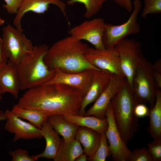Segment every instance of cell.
Returning <instances> with one entry per match:
<instances>
[{"label": "cell", "instance_id": "obj_4", "mask_svg": "<svg viewBox=\"0 0 161 161\" xmlns=\"http://www.w3.org/2000/svg\"><path fill=\"white\" fill-rule=\"evenodd\" d=\"M49 48L46 44L35 46L31 52L15 65L20 90H27L45 84L54 77L56 69H49L44 60Z\"/></svg>", "mask_w": 161, "mask_h": 161}, {"label": "cell", "instance_id": "obj_25", "mask_svg": "<svg viewBox=\"0 0 161 161\" xmlns=\"http://www.w3.org/2000/svg\"><path fill=\"white\" fill-rule=\"evenodd\" d=\"M108 0H69L67 4L73 5L78 2L83 4L86 8L84 16L89 18L97 14L103 7V4Z\"/></svg>", "mask_w": 161, "mask_h": 161}, {"label": "cell", "instance_id": "obj_24", "mask_svg": "<svg viewBox=\"0 0 161 161\" xmlns=\"http://www.w3.org/2000/svg\"><path fill=\"white\" fill-rule=\"evenodd\" d=\"M11 111L16 117L28 120L40 129L43 122L47 120L48 117L47 115L39 111L22 108L18 104L15 105Z\"/></svg>", "mask_w": 161, "mask_h": 161}, {"label": "cell", "instance_id": "obj_27", "mask_svg": "<svg viewBox=\"0 0 161 161\" xmlns=\"http://www.w3.org/2000/svg\"><path fill=\"white\" fill-rule=\"evenodd\" d=\"M144 7L142 13L143 18L147 19L148 14L161 13V0H144Z\"/></svg>", "mask_w": 161, "mask_h": 161}, {"label": "cell", "instance_id": "obj_17", "mask_svg": "<svg viewBox=\"0 0 161 161\" xmlns=\"http://www.w3.org/2000/svg\"><path fill=\"white\" fill-rule=\"evenodd\" d=\"M40 130L42 137L45 139L46 146L43 152L35 155V157L37 160L40 158L53 159L61 142L59 134L47 120L43 122Z\"/></svg>", "mask_w": 161, "mask_h": 161}, {"label": "cell", "instance_id": "obj_30", "mask_svg": "<svg viewBox=\"0 0 161 161\" xmlns=\"http://www.w3.org/2000/svg\"><path fill=\"white\" fill-rule=\"evenodd\" d=\"M130 161H152L147 149L145 147L136 148L131 152Z\"/></svg>", "mask_w": 161, "mask_h": 161}, {"label": "cell", "instance_id": "obj_33", "mask_svg": "<svg viewBox=\"0 0 161 161\" xmlns=\"http://www.w3.org/2000/svg\"><path fill=\"white\" fill-rule=\"evenodd\" d=\"M8 61L1 38H0V72Z\"/></svg>", "mask_w": 161, "mask_h": 161}, {"label": "cell", "instance_id": "obj_32", "mask_svg": "<svg viewBox=\"0 0 161 161\" xmlns=\"http://www.w3.org/2000/svg\"><path fill=\"white\" fill-rule=\"evenodd\" d=\"M149 109L144 103H139L135 106L134 113L138 117H143L148 116Z\"/></svg>", "mask_w": 161, "mask_h": 161}, {"label": "cell", "instance_id": "obj_3", "mask_svg": "<svg viewBox=\"0 0 161 161\" xmlns=\"http://www.w3.org/2000/svg\"><path fill=\"white\" fill-rule=\"evenodd\" d=\"M115 124L123 141L126 144L138 129V118L134 108L139 102L125 77L120 89L111 101Z\"/></svg>", "mask_w": 161, "mask_h": 161}, {"label": "cell", "instance_id": "obj_29", "mask_svg": "<svg viewBox=\"0 0 161 161\" xmlns=\"http://www.w3.org/2000/svg\"><path fill=\"white\" fill-rule=\"evenodd\" d=\"M9 154L12 157V161H35L37 160L35 155L30 156L28 151L21 149H18L10 151Z\"/></svg>", "mask_w": 161, "mask_h": 161}, {"label": "cell", "instance_id": "obj_26", "mask_svg": "<svg viewBox=\"0 0 161 161\" xmlns=\"http://www.w3.org/2000/svg\"><path fill=\"white\" fill-rule=\"evenodd\" d=\"M107 139L105 134H100L99 145L94 154L87 158L90 161H105L107 157L111 155V150L107 144Z\"/></svg>", "mask_w": 161, "mask_h": 161}, {"label": "cell", "instance_id": "obj_8", "mask_svg": "<svg viewBox=\"0 0 161 161\" xmlns=\"http://www.w3.org/2000/svg\"><path fill=\"white\" fill-rule=\"evenodd\" d=\"M134 8L128 20L120 25L106 24L102 38L106 48L113 47L121 40L130 35L138 34L141 27L137 22V17L141 9L140 0H134Z\"/></svg>", "mask_w": 161, "mask_h": 161}, {"label": "cell", "instance_id": "obj_34", "mask_svg": "<svg viewBox=\"0 0 161 161\" xmlns=\"http://www.w3.org/2000/svg\"><path fill=\"white\" fill-rule=\"evenodd\" d=\"M119 6L125 9L128 12H131L133 10L131 0H112Z\"/></svg>", "mask_w": 161, "mask_h": 161}, {"label": "cell", "instance_id": "obj_36", "mask_svg": "<svg viewBox=\"0 0 161 161\" xmlns=\"http://www.w3.org/2000/svg\"><path fill=\"white\" fill-rule=\"evenodd\" d=\"M154 71L161 72V60L159 59L155 61L152 65Z\"/></svg>", "mask_w": 161, "mask_h": 161}, {"label": "cell", "instance_id": "obj_19", "mask_svg": "<svg viewBox=\"0 0 161 161\" xmlns=\"http://www.w3.org/2000/svg\"><path fill=\"white\" fill-rule=\"evenodd\" d=\"M75 139L82 144L84 153L89 157L94 154L99 145L100 134L92 129L79 126Z\"/></svg>", "mask_w": 161, "mask_h": 161}, {"label": "cell", "instance_id": "obj_2", "mask_svg": "<svg viewBox=\"0 0 161 161\" xmlns=\"http://www.w3.org/2000/svg\"><path fill=\"white\" fill-rule=\"evenodd\" d=\"M89 47L70 35L55 42L48 49L44 60L50 70L58 69L67 73H77L87 69L100 70L85 58Z\"/></svg>", "mask_w": 161, "mask_h": 161}, {"label": "cell", "instance_id": "obj_37", "mask_svg": "<svg viewBox=\"0 0 161 161\" xmlns=\"http://www.w3.org/2000/svg\"><path fill=\"white\" fill-rule=\"evenodd\" d=\"M87 155L83 153L79 156L75 161H86L88 159Z\"/></svg>", "mask_w": 161, "mask_h": 161}, {"label": "cell", "instance_id": "obj_20", "mask_svg": "<svg viewBox=\"0 0 161 161\" xmlns=\"http://www.w3.org/2000/svg\"><path fill=\"white\" fill-rule=\"evenodd\" d=\"M63 118L79 126L86 127L98 132L100 134H105L108 124L106 118H100L95 116L68 115L62 116Z\"/></svg>", "mask_w": 161, "mask_h": 161}, {"label": "cell", "instance_id": "obj_22", "mask_svg": "<svg viewBox=\"0 0 161 161\" xmlns=\"http://www.w3.org/2000/svg\"><path fill=\"white\" fill-rule=\"evenodd\" d=\"M47 121L54 129L63 137L66 141L75 139L76 134L79 126L68 121L59 115H53L48 117Z\"/></svg>", "mask_w": 161, "mask_h": 161}, {"label": "cell", "instance_id": "obj_28", "mask_svg": "<svg viewBox=\"0 0 161 161\" xmlns=\"http://www.w3.org/2000/svg\"><path fill=\"white\" fill-rule=\"evenodd\" d=\"M147 150L152 161H161V139H154L148 143Z\"/></svg>", "mask_w": 161, "mask_h": 161}, {"label": "cell", "instance_id": "obj_13", "mask_svg": "<svg viewBox=\"0 0 161 161\" xmlns=\"http://www.w3.org/2000/svg\"><path fill=\"white\" fill-rule=\"evenodd\" d=\"M55 69L56 73L53 78L44 84H65L78 89L84 96L86 95L92 81V69H87L77 73H65L58 69Z\"/></svg>", "mask_w": 161, "mask_h": 161}, {"label": "cell", "instance_id": "obj_39", "mask_svg": "<svg viewBox=\"0 0 161 161\" xmlns=\"http://www.w3.org/2000/svg\"><path fill=\"white\" fill-rule=\"evenodd\" d=\"M4 93L0 87V101L1 100L2 98V95Z\"/></svg>", "mask_w": 161, "mask_h": 161}, {"label": "cell", "instance_id": "obj_18", "mask_svg": "<svg viewBox=\"0 0 161 161\" xmlns=\"http://www.w3.org/2000/svg\"><path fill=\"white\" fill-rule=\"evenodd\" d=\"M0 87L4 93L9 92L18 98L20 88L18 75L15 65L9 60L0 72Z\"/></svg>", "mask_w": 161, "mask_h": 161}, {"label": "cell", "instance_id": "obj_1", "mask_svg": "<svg viewBox=\"0 0 161 161\" xmlns=\"http://www.w3.org/2000/svg\"><path fill=\"white\" fill-rule=\"evenodd\" d=\"M83 97L79 90L66 85L44 84L27 90L17 104L48 117L79 115Z\"/></svg>", "mask_w": 161, "mask_h": 161}, {"label": "cell", "instance_id": "obj_11", "mask_svg": "<svg viewBox=\"0 0 161 161\" xmlns=\"http://www.w3.org/2000/svg\"><path fill=\"white\" fill-rule=\"evenodd\" d=\"M105 116L108 126L105 134L111 150V160L114 161H130L132 152L122 139L115 124L111 102L106 109Z\"/></svg>", "mask_w": 161, "mask_h": 161}, {"label": "cell", "instance_id": "obj_23", "mask_svg": "<svg viewBox=\"0 0 161 161\" xmlns=\"http://www.w3.org/2000/svg\"><path fill=\"white\" fill-rule=\"evenodd\" d=\"M150 123L147 129L154 139H161V91L157 89L154 106L149 109Z\"/></svg>", "mask_w": 161, "mask_h": 161}, {"label": "cell", "instance_id": "obj_10", "mask_svg": "<svg viewBox=\"0 0 161 161\" xmlns=\"http://www.w3.org/2000/svg\"><path fill=\"white\" fill-rule=\"evenodd\" d=\"M106 24L103 18H95L73 27L69 33L78 40L88 41L96 49H103L106 48L102 38Z\"/></svg>", "mask_w": 161, "mask_h": 161}, {"label": "cell", "instance_id": "obj_14", "mask_svg": "<svg viewBox=\"0 0 161 161\" xmlns=\"http://www.w3.org/2000/svg\"><path fill=\"white\" fill-rule=\"evenodd\" d=\"M51 4H55L60 8L70 25L65 12V4L61 0H23L13 20L15 27L23 32L21 21L24 14L30 11L38 14L44 13L48 10Z\"/></svg>", "mask_w": 161, "mask_h": 161}, {"label": "cell", "instance_id": "obj_15", "mask_svg": "<svg viewBox=\"0 0 161 161\" xmlns=\"http://www.w3.org/2000/svg\"><path fill=\"white\" fill-rule=\"evenodd\" d=\"M123 78L113 74L106 88L95 101L93 105L85 112L84 116L93 115L100 118H106V109L113 98L118 92Z\"/></svg>", "mask_w": 161, "mask_h": 161}, {"label": "cell", "instance_id": "obj_31", "mask_svg": "<svg viewBox=\"0 0 161 161\" xmlns=\"http://www.w3.org/2000/svg\"><path fill=\"white\" fill-rule=\"evenodd\" d=\"M5 4L3 5L8 13L16 14L23 0H4Z\"/></svg>", "mask_w": 161, "mask_h": 161}, {"label": "cell", "instance_id": "obj_40", "mask_svg": "<svg viewBox=\"0 0 161 161\" xmlns=\"http://www.w3.org/2000/svg\"><path fill=\"white\" fill-rule=\"evenodd\" d=\"M4 22V20L0 18V25H2Z\"/></svg>", "mask_w": 161, "mask_h": 161}, {"label": "cell", "instance_id": "obj_16", "mask_svg": "<svg viewBox=\"0 0 161 161\" xmlns=\"http://www.w3.org/2000/svg\"><path fill=\"white\" fill-rule=\"evenodd\" d=\"M93 78L88 90L84 96L79 112V115L84 116L86 106L95 102L108 86L112 73L101 69H92Z\"/></svg>", "mask_w": 161, "mask_h": 161}, {"label": "cell", "instance_id": "obj_5", "mask_svg": "<svg viewBox=\"0 0 161 161\" xmlns=\"http://www.w3.org/2000/svg\"><path fill=\"white\" fill-rule=\"evenodd\" d=\"M153 64L143 57L138 65L133 79L132 91L139 103L154 106L157 89L154 79Z\"/></svg>", "mask_w": 161, "mask_h": 161}, {"label": "cell", "instance_id": "obj_35", "mask_svg": "<svg viewBox=\"0 0 161 161\" xmlns=\"http://www.w3.org/2000/svg\"><path fill=\"white\" fill-rule=\"evenodd\" d=\"M153 73L157 88L160 89L161 88V72L153 70Z\"/></svg>", "mask_w": 161, "mask_h": 161}, {"label": "cell", "instance_id": "obj_7", "mask_svg": "<svg viewBox=\"0 0 161 161\" xmlns=\"http://www.w3.org/2000/svg\"><path fill=\"white\" fill-rule=\"evenodd\" d=\"M23 32L10 24L2 29L1 39L7 56L8 60L15 65L31 52L35 46Z\"/></svg>", "mask_w": 161, "mask_h": 161}, {"label": "cell", "instance_id": "obj_21", "mask_svg": "<svg viewBox=\"0 0 161 161\" xmlns=\"http://www.w3.org/2000/svg\"><path fill=\"white\" fill-rule=\"evenodd\" d=\"M84 153L80 142L75 139L69 141L61 139L54 161H75L80 155Z\"/></svg>", "mask_w": 161, "mask_h": 161}, {"label": "cell", "instance_id": "obj_6", "mask_svg": "<svg viewBox=\"0 0 161 161\" xmlns=\"http://www.w3.org/2000/svg\"><path fill=\"white\" fill-rule=\"evenodd\" d=\"M114 48L120 57L124 77L132 89L133 79L135 70L144 57L141 44L133 39L125 38L117 43Z\"/></svg>", "mask_w": 161, "mask_h": 161}, {"label": "cell", "instance_id": "obj_38", "mask_svg": "<svg viewBox=\"0 0 161 161\" xmlns=\"http://www.w3.org/2000/svg\"><path fill=\"white\" fill-rule=\"evenodd\" d=\"M6 120V118L4 114V112L0 110V121Z\"/></svg>", "mask_w": 161, "mask_h": 161}, {"label": "cell", "instance_id": "obj_9", "mask_svg": "<svg viewBox=\"0 0 161 161\" xmlns=\"http://www.w3.org/2000/svg\"><path fill=\"white\" fill-rule=\"evenodd\" d=\"M84 56L89 63L97 68L125 77L120 57L114 47L103 49L89 47Z\"/></svg>", "mask_w": 161, "mask_h": 161}, {"label": "cell", "instance_id": "obj_12", "mask_svg": "<svg viewBox=\"0 0 161 161\" xmlns=\"http://www.w3.org/2000/svg\"><path fill=\"white\" fill-rule=\"evenodd\" d=\"M4 114L6 122L4 129L14 134L13 142L21 139H40L42 138L40 129L31 123L22 120L14 115L10 110L6 109Z\"/></svg>", "mask_w": 161, "mask_h": 161}]
</instances>
